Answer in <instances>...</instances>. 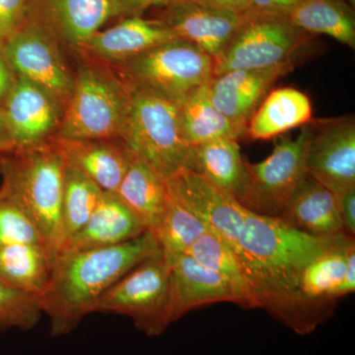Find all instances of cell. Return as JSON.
I'll list each match as a JSON object with an SVG mask.
<instances>
[{
  "label": "cell",
  "instance_id": "603a6c76",
  "mask_svg": "<svg viewBox=\"0 0 355 355\" xmlns=\"http://www.w3.org/2000/svg\"><path fill=\"white\" fill-rule=\"evenodd\" d=\"M312 120V103L305 93L291 87L275 89L250 119L246 135L253 140L272 139Z\"/></svg>",
  "mask_w": 355,
  "mask_h": 355
},
{
  "label": "cell",
  "instance_id": "5b68a950",
  "mask_svg": "<svg viewBox=\"0 0 355 355\" xmlns=\"http://www.w3.org/2000/svg\"><path fill=\"white\" fill-rule=\"evenodd\" d=\"M130 86L123 144L165 180L180 170L189 169L193 146L187 144L182 133L178 103Z\"/></svg>",
  "mask_w": 355,
  "mask_h": 355
},
{
  "label": "cell",
  "instance_id": "7a4b0ae2",
  "mask_svg": "<svg viewBox=\"0 0 355 355\" xmlns=\"http://www.w3.org/2000/svg\"><path fill=\"white\" fill-rule=\"evenodd\" d=\"M159 250L155 237L146 231L114 246L60 252L51 263L50 282L41 297L51 335L76 330L116 282Z\"/></svg>",
  "mask_w": 355,
  "mask_h": 355
},
{
  "label": "cell",
  "instance_id": "9a60e30c",
  "mask_svg": "<svg viewBox=\"0 0 355 355\" xmlns=\"http://www.w3.org/2000/svg\"><path fill=\"white\" fill-rule=\"evenodd\" d=\"M295 62L214 76L207 86L210 101L224 116L247 128L250 119L273 84L291 72Z\"/></svg>",
  "mask_w": 355,
  "mask_h": 355
},
{
  "label": "cell",
  "instance_id": "d4e9b609",
  "mask_svg": "<svg viewBox=\"0 0 355 355\" xmlns=\"http://www.w3.org/2000/svg\"><path fill=\"white\" fill-rule=\"evenodd\" d=\"M207 85L184 97L179 105L180 125L187 144L200 146L219 139H238L247 128L231 121L214 106L207 94Z\"/></svg>",
  "mask_w": 355,
  "mask_h": 355
},
{
  "label": "cell",
  "instance_id": "83f0119b",
  "mask_svg": "<svg viewBox=\"0 0 355 355\" xmlns=\"http://www.w3.org/2000/svg\"><path fill=\"white\" fill-rule=\"evenodd\" d=\"M186 254L227 282L237 294L240 306L248 309L257 308L241 261L225 240L212 231H207Z\"/></svg>",
  "mask_w": 355,
  "mask_h": 355
},
{
  "label": "cell",
  "instance_id": "277c9868",
  "mask_svg": "<svg viewBox=\"0 0 355 355\" xmlns=\"http://www.w3.org/2000/svg\"><path fill=\"white\" fill-rule=\"evenodd\" d=\"M55 137L71 139H123L132 86L113 67L83 55Z\"/></svg>",
  "mask_w": 355,
  "mask_h": 355
},
{
  "label": "cell",
  "instance_id": "60d3db41",
  "mask_svg": "<svg viewBox=\"0 0 355 355\" xmlns=\"http://www.w3.org/2000/svg\"><path fill=\"white\" fill-rule=\"evenodd\" d=\"M345 1H347V3H349V6L352 7V8H354L355 0H345Z\"/></svg>",
  "mask_w": 355,
  "mask_h": 355
},
{
  "label": "cell",
  "instance_id": "30bf717a",
  "mask_svg": "<svg viewBox=\"0 0 355 355\" xmlns=\"http://www.w3.org/2000/svg\"><path fill=\"white\" fill-rule=\"evenodd\" d=\"M62 44L51 29L29 16L2 49L16 76L43 88L64 110L73 89L74 72L65 62Z\"/></svg>",
  "mask_w": 355,
  "mask_h": 355
},
{
  "label": "cell",
  "instance_id": "ffe728a7",
  "mask_svg": "<svg viewBox=\"0 0 355 355\" xmlns=\"http://www.w3.org/2000/svg\"><path fill=\"white\" fill-rule=\"evenodd\" d=\"M279 218L296 230L315 237L345 233L336 196L308 175L299 184Z\"/></svg>",
  "mask_w": 355,
  "mask_h": 355
},
{
  "label": "cell",
  "instance_id": "836d02e7",
  "mask_svg": "<svg viewBox=\"0 0 355 355\" xmlns=\"http://www.w3.org/2000/svg\"><path fill=\"white\" fill-rule=\"evenodd\" d=\"M303 1L304 0H250L249 8L244 14L286 17Z\"/></svg>",
  "mask_w": 355,
  "mask_h": 355
},
{
  "label": "cell",
  "instance_id": "e575fe53",
  "mask_svg": "<svg viewBox=\"0 0 355 355\" xmlns=\"http://www.w3.org/2000/svg\"><path fill=\"white\" fill-rule=\"evenodd\" d=\"M182 0H112L114 17L140 15L151 7H168Z\"/></svg>",
  "mask_w": 355,
  "mask_h": 355
},
{
  "label": "cell",
  "instance_id": "f546056e",
  "mask_svg": "<svg viewBox=\"0 0 355 355\" xmlns=\"http://www.w3.org/2000/svg\"><path fill=\"white\" fill-rule=\"evenodd\" d=\"M209 230L203 222L184 209L169 193L164 216L151 234L165 254H186L191 245Z\"/></svg>",
  "mask_w": 355,
  "mask_h": 355
},
{
  "label": "cell",
  "instance_id": "4316f807",
  "mask_svg": "<svg viewBox=\"0 0 355 355\" xmlns=\"http://www.w3.org/2000/svg\"><path fill=\"white\" fill-rule=\"evenodd\" d=\"M286 18L301 31L327 35L355 49L354 11L345 0H304Z\"/></svg>",
  "mask_w": 355,
  "mask_h": 355
},
{
  "label": "cell",
  "instance_id": "4fadbf2b",
  "mask_svg": "<svg viewBox=\"0 0 355 355\" xmlns=\"http://www.w3.org/2000/svg\"><path fill=\"white\" fill-rule=\"evenodd\" d=\"M15 149L43 146L57 135L64 109L46 91L17 76L3 105Z\"/></svg>",
  "mask_w": 355,
  "mask_h": 355
},
{
  "label": "cell",
  "instance_id": "ba28073f",
  "mask_svg": "<svg viewBox=\"0 0 355 355\" xmlns=\"http://www.w3.org/2000/svg\"><path fill=\"white\" fill-rule=\"evenodd\" d=\"M241 24L218 57L214 76L242 69H261L296 62L312 40L282 16L242 14Z\"/></svg>",
  "mask_w": 355,
  "mask_h": 355
},
{
  "label": "cell",
  "instance_id": "8992f818",
  "mask_svg": "<svg viewBox=\"0 0 355 355\" xmlns=\"http://www.w3.org/2000/svg\"><path fill=\"white\" fill-rule=\"evenodd\" d=\"M130 85L179 103L214 76V58L178 39L114 65Z\"/></svg>",
  "mask_w": 355,
  "mask_h": 355
},
{
  "label": "cell",
  "instance_id": "7c38bea8",
  "mask_svg": "<svg viewBox=\"0 0 355 355\" xmlns=\"http://www.w3.org/2000/svg\"><path fill=\"white\" fill-rule=\"evenodd\" d=\"M170 196L233 248L237 242L247 209L202 175L180 170L166 180Z\"/></svg>",
  "mask_w": 355,
  "mask_h": 355
},
{
  "label": "cell",
  "instance_id": "44dd1931",
  "mask_svg": "<svg viewBox=\"0 0 355 355\" xmlns=\"http://www.w3.org/2000/svg\"><path fill=\"white\" fill-rule=\"evenodd\" d=\"M146 231L144 224L116 193L103 191L87 223L62 251L114 246L135 239Z\"/></svg>",
  "mask_w": 355,
  "mask_h": 355
},
{
  "label": "cell",
  "instance_id": "8d00e7d4",
  "mask_svg": "<svg viewBox=\"0 0 355 355\" xmlns=\"http://www.w3.org/2000/svg\"><path fill=\"white\" fill-rule=\"evenodd\" d=\"M16 79L17 76L7 62L2 44H0V107H3L16 83Z\"/></svg>",
  "mask_w": 355,
  "mask_h": 355
},
{
  "label": "cell",
  "instance_id": "6da1fadb",
  "mask_svg": "<svg viewBox=\"0 0 355 355\" xmlns=\"http://www.w3.org/2000/svg\"><path fill=\"white\" fill-rule=\"evenodd\" d=\"M350 238L345 233L315 237L279 217L249 210L233 250L244 268L256 307L268 311L297 335L306 336L312 331L298 300L301 275L311 261Z\"/></svg>",
  "mask_w": 355,
  "mask_h": 355
},
{
  "label": "cell",
  "instance_id": "cb8c5ba5",
  "mask_svg": "<svg viewBox=\"0 0 355 355\" xmlns=\"http://www.w3.org/2000/svg\"><path fill=\"white\" fill-rule=\"evenodd\" d=\"M238 139H219L193 146L189 170L198 173L239 202L247 184L246 161Z\"/></svg>",
  "mask_w": 355,
  "mask_h": 355
},
{
  "label": "cell",
  "instance_id": "8fae6325",
  "mask_svg": "<svg viewBox=\"0 0 355 355\" xmlns=\"http://www.w3.org/2000/svg\"><path fill=\"white\" fill-rule=\"evenodd\" d=\"M305 168L336 196L355 187V119L352 114L307 123Z\"/></svg>",
  "mask_w": 355,
  "mask_h": 355
},
{
  "label": "cell",
  "instance_id": "484cf974",
  "mask_svg": "<svg viewBox=\"0 0 355 355\" xmlns=\"http://www.w3.org/2000/svg\"><path fill=\"white\" fill-rule=\"evenodd\" d=\"M51 260L42 244L0 247V282L41 299L51 279Z\"/></svg>",
  "mask_w": 355,
  "mask_h": 355
},
{
  "label": "cell",
  "instance_id": "f1b7e54d",
  "mask_svg": "<svg viewBox=\"0 0 355 355\" xmlns=\"http://www.w3.org/2000/svg\"><path fill=\"white\" fill-rule=\"evenodd\" d=\"M102 193L101 189L83 173L67 164L60 214L64 248L87 223Z\"/></svg>",
  "mask_w": 355,
  "mask_h": 355
},
{
  "label": "cell",
  "instance_id": "7402d4cb",
  "mask_svg": "<svg viewBox=\"0 0 355 355\" xmlns=\"http://www.w3.org/2000/svg\"><path fill=\"white\" fill-rule=\"evenodd\" d=\"M146 231L153 233L164 216L169 191L164 178L132 154L123 181L116 191Z\"/></svg>",
  "mask_w": 355,
  "mask_h": 355
},
{
  "label": "cell",
  "instance_id": "4dcf8cb0",
  "mask_svg": "<svg viewBox=\"0 0 355 355\" xmlns=\"http://www.w3.org/2000/svg\"><path fill=\"white\" fill-rule=\"evenodd\" d=\"M43 314L41 299L0 282V331H29Z\"/></svg>",
  "mask_w": 355,
  "mask_h": 355
},
{
  "label": "cell",
  "instance_id": "5bb4252c",
  "mask_svg": "<svg viewBox=\"0 0 355 355\" xmlns=\"http://www.w3.org/2000/svg\"><path fill=\"white\" fill-rule=\"evenodd\" d=\"M178 39L162 19H146L140 15H132L123 17L121 22L108 29L96 32L76 50L98 62L118 65Z\"/></svg>",
  "mask_w": 355,
  "mask_h": 355
},
{
  "label": "cell",
  "instance_id": "3957f363",
  "mask_svg": "<svg viewBox=\"0 0 355 355\" xmlns=\"http://www.w3.org/2000/svg\"><path fill=\"white\" fill-rule=\"evenodd\" d=\"M67 162L53 141L0 155V189L24 210L51 263L64 248L62 200Z\"/></svg>",
  "mask_w": 355,
  "mask_h": 355
},
{
  "label": "cell",
  "instance_id": "d6a6232c",
  "mask_svg": "<svg viewBox=\"0 0 355 355\" xmlns=\"http://www.w3.org/2000/svg\"><path fill=\"white\" fill-rule=\"evenodd\" d=\"M31 0H0V44L12 38L29 19Z\"/></svg>",
  "mask_w": 355,
  "mask_h": 355
},
{
  "label": "cell",
  "instance_id": "ac0fdd59",
  "mask_svg": "<svg viewBox=\"0 0 355 355\" xmlns=\"http://www.w3.org/2000/svg\"><path fill=\"white\" fill-rule=\"evenodd\" d=\"M242 19V14L207 8L189 0L166 7L162 18L178 38L195 44L214 58L226 48Z\"/></svg>",
  "mask_w": 355,
  "mask_h": 355
},
{
  "label": "cell",
  "instance_id": "74e56055",
  "mask_svg": "<svg viewBox=\"0 0 355 355\" xmlns=\"http://www.w3.org/2000/svg\"><path fill=\"white\" fill-rule=\"evenodd\" d=\"M198 6L216 10L244 14L249 8L250 0H189Z\"/></svg>",
  "mask_w": 355,
  "mask_h": 355
},
{
  "label": "cell",
  "instance_id": "9c48e42d",
  "mask_svg": "<svg viewBox=\"0 0 355 355\" xmlns=\"http://www.w3.org/2000/svg\"><path fill=\"white\" fill-rule=\"evenodd\" d=\"M307 125L295 139H282L272 153L258 163H248L247 184L239 202L260 216L279 217L307 173Z\"/></svg>",
  "mask_w": 355,
  "mask_h": 355
},
{
  "label": "cell",
  "instance_id": "52a82bcc",
  "mask_svg": "<svg viewBox=\"0 0 355 355\" xmlns=\"http://www.w3.org/2000/svg\"><path fill=\"white\" fill-rule=\"evenodd\" d=\"M169 289L170 263L160 249L116 282L98 301L94 312L130 318L142 333L160 336L171 324Z\"/></svg>",
  "mask_w": 355,
  "mask_h": 355
},
{
  "label": "cell",
  "instance_id": "d6986e66",
  "mask_svg": "<svg viewBox=\"0 0 355 355\" xmlns=\"http://www.w3.org/2000/svg\"><path fill=\"white\" fill-rule=\"evenodd\" d=\"M53 144L67 165L76 168L103 191L116 193L132 153L121 139H71L55 137Z\"/></svg>",
  "mask_w": 355,
  "mask_h": 355
},
{
  "label": "cell",
  "instance_id": "ab89813d",
  "mask_svg": "<svg viewBox=\"0 0 355 355\" xmlns=\"http://www.w3.org/2000/svg\"><path fill=\"white\" fill-rule=\"evenodd\" d=\"M15 150V146L7 128L3 107H0V155Z\"/></svg>",
  "mask_w": 355,
  "mask_h": 355
},
{
  "label": "cell",
  "instance_id": "d590c367",
  "mask_svg": "<svg viewBox=\"0 0 355 355\" xmlns=\"http://www.w3.org/2000/svg\"><path fill=\"white\" fill-rule=\"evenodd\" d=\"M343 231L349 237L355 235V187L336 196Z\"/></svg>",
  "mask_w": 355,
  "mask_h": 355
},
{
  "label": "cell",
  "instance_id": "f35d334b",
  "mask_svg": "<svg viewBox=\"0 0 355 355\" xmlns=\"http://www.w3.org/2000/svg\"><path fill=\"white\" fill-rule=\"evenodd\" d=\"M355 291V247L350 249L347 256V268H345V275L342 284L338 291V299L343 296L354 293Z\"/></svg>",
  "mask_w": 355,
  "mask_h": 355
},
{
  "label": "cell",
  "instance_id": "e0dca14e",
  "mask_svg": "<svg viewBox=\"0 0 355 355\" xmlns=\"http://www.w3.org/2000/svg\"><path fill=\"white\" fill-rule=\"evenodd\" d=\"M30 17L46 25L60 43L77 49L114 18L112 0H31Z\"/></svg>",
  "mask_w": 355,
  "mask_h": 355
},
{
  "label": "cell",
  "instance_id": "1f68e13d",
  "mask_svg": "<svg viewBox=\"0 0 355 355\" xmlns=\"http://www.w3.org/2000/svg\"><path fill=\"white\" fill-rule=\"evenodd\" d=\"M19 243L44 246L41 236L31 219L0 189V247Z\"/></svg>",
  "mask_w": 355,
  "mask_h": 355
},
{
  "label": "cell",
  "instance_id": "2e32d148",
  "mask_svg": "<svg viewBox=\"0 0 355 355\" xmlns=\"http://www.w3.org/2000/svg\"><path fill=\"white\" fill-rule=\"evenodd\" d=\"M170 263V323L191 311L219 302L240 305L232 286L220 275L207 270L188 254H165Z\"/></svg>",
  "mask_w": 355,
  "mask_h": 355
}]
</instances>
